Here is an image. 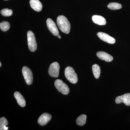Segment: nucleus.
Instances as JSON below:
<instances>
[{"mask_svg": "<svg viewBox=\"0 0 130 130\" xmlns=\"http://www.w3.org/2000/svg\"><path fill=\"white\" fill-rule=\"evenodd\" d=\"M57 24L58 28L62 32L66 34L69 33L71 30L70 22L65 16L60 15L57 19Z\"/></svg>", "mask_w": 130, "mask_h": 130, "instance_id": "nucleus-1", "label": "nucleus"}, {"mask_svg": "<svg viewBox=\"0 0 130 130\" xmlns=\"http://www.w3.org/2000/svg\"><path fill=\"white\" fill-rule=\"evenodd\" d=\"M65 76L70 83L73 84L77 83L78 81L77 75L74 69L71 67L66 68L64 71Z\"/></svg>", "mask_w": 130, "mask_h": 130, "instance_id": "nucleus-2", "label": "nucleus"}, {"mask_svg": "<svg viewBox=\"0 0 130 130\" xmlns=\"http://www.w3.org/2000/svg\"><path fill=\"white\" fill-rule=\"evenodd\" d=\"M28 47L30 51L35 52L37 49V44L36 38L33 32L31 31H29L27 33Z\"/></svg>", "mask_w": 130, "mask_h": 130, "instance_id": "nucleus-3", "label": "nucleus"}, {"mask_svg": "<svg viewBox=\"0 0 130 130\" xmlns=\"http://www.w3.org/2000/svg\"><path fill=\"white\" fill-rule=\"evenodd\" d=\"M55 86L59 92L64 95H67L70 92L68 86L60 79H56L54 83Z\"/></svg>", "mask_w": 130, "mask_h": 130, "instance_id": "nucleus-4", "label": "nucleus"}, {"mask_svg": "<svg viewBox=\"0 0 130 130\" xmlns=\"http://www.w3.org/2000/svg\"><path fill=\"white\" fill-rule=\"evenodd\" d=\"M22 73L26 84L28 85L31 84L33 81V75L30 69L27 67H24L22 69Z\"/></svg>", "mask_w": 130, "mask_h": 130, "instance_id": "nucleus-5", "label": "nucleus"}, {"mask_svg": "<svg viewBox=\"0 0 130 130\" xmlns=\"http://www.w3.org/2000/svg\"><path fill=\"white\" fill-rule=\"evenodd\" d=\"M60 66L57 62H55L50 64L48 69L49 74L51 77H58L59 75Z\"/></svg>", "mask_w": 130, "mask_h": 130, "instance_id": "nucleus-6", "label": "nucleus"}, {"mask_svg": "<svg viewBox=\"0 0 130 130\" xmlns=\"http://www.w3.org/2000/svg\"><path fill=\"white\" fill-rule=\"evenodd\" d=\"M46 24L49 30L54 36H58L59 35V30L56 27V24L50 18L47 20Z\"/></svg>", "mask_w": 130, "mask_h": 130, "instance_id": "nucleus-7", "label": "nucleus"}, {"mask_svg": "<svg viewBox=\"0 0 130 130\" xmlns=\"http://www.w3.org/2000/svg\"><path fill=\"white\" fill-rule=\"evenodd\" d=\"M115 102L117 104L123 103L126 106H130V93H126L116 98Z\"/></svg>", "mask_w": 130, "mask_h": 130, "instance_id": "nucleus-8", "label": "nucleus"}, {"mask_svg": "<svg viewBox=\"0 0 130 130\" xmlns=\"http://www.w3.org/2000/svg\"><path fill=\"white\" fill-rule=\"evenodd\" d=\"M97 35L101 40L107 43L113 44L116 42L114 38L105 32H98Z\"/></svg>", "mask_w": 130, "mask_h": 130, "instance_id": "nucleus-9", "label": "nucleus"}, {"mask_svg": "<svg viewBox=\"0 0 130 130\" xmlns=\"http://www.w3.org/2000/svg\"><path fill=\"white\" fill-rule=\"evenodd\" d=\"M52 116L50 114L45 113L42 114L39 117L38 120V124L41 126H44L46 125L49 121L51 120Z\"/></svg>", "mask_w": 130, "mask_h": 130, "instance_id": "nucleus-10", "label": "nucleus"}, {"mask_svg": "<svg viewBox=\"0 0 130 130\" xmlns=\"http://www.w3.org/2000/svg\"><path fill=\"white\" fill-rule=\"evenodd\" d=\"M96 55L100 59L105 60L107 62H111L113 60V57L111 55L103 51L97 52Z\"/></svg>", "mask_w": 130, "mask_h": 130, "instance_id": "nucleus-11", "label": "nucleus"}, {"mask_svg": "<svg viewBox=\"0 0 130 130\" xmlns=\"http://www.w3.org/2000/svg\"><path fill=\"white\" fill-rule=\"evenodd\" d=\"M30 5L32 9L37 12H40L42 10V5L39 0H30Z\"/></svg>", "mask_w": 130, "mask_h": 130, "instance_id": "nucleus-12", "label": "nucleus"}, {"mask_svg": "<svg viewBox=\"0 0 130 130\" xmlns=\"http://www.w3.org/2000/svg\"><path fill=\"white\" fill-rule=\"evenodd\" d=\"M93 22L96 24L100 25H104L106 24V21L105 18L99 15H95L92 18Z\"/></svg>", "mask_w": 130, "mask_h": 130, "instance_id": "nucleus-13", "label": "nucleus"}, {"mask_svg": "<svg viewBox=\"0 0 130 130\" xmlns=\"http://www.w3.org/2000/svg\"><path fill=\"white\" fill-rule=\"evenodd\" d=\"M14 96L15 99L17 100L18 104L20 106L25 107L26 102L24 98L23 95L19 92L16 91L14 93Z\"/></svg>", "mask_w": 130, "mask_h": 130, "instance_id": "nucleus-14", "label": "nucleus"}, {"mask_svg": "<svg viewBox=\"0 0 130 130\" xmlns=\"http://www.w3.org/2000/svg\"><path fill=\"white\" fill-rule=\"evenodd\" d=\"M92 71L94 76L96 79H98L100 76L101 73V69L99 65L94 64L92 66Z\"/></svg>", "mask_w": 130, "mask_h": 130, "instance_id": "nucleus-15", "label": "nucleus"}, {"mask_svg": "<svg viewBox=\"0 0 130 130\" xmlns=\"http://www.w3.org/2000/svg\"><path fill=\"white\" fill-rule=\"evenodd\" d=\"M8 124V122L7 119L5 117H2L0 119V130H7L8 127L6 126Z\"/></svg>", "mask_w": 130, "mask_h": 130, "instance_id": "nucleus-16", "label": "nucleus"}, {"mask_svg": "<svg viewBox=\"0 0 130 130\" xmlns=\"http://www.w3.org/2000/svg\"><path fill=\"white\" fill-rule=\"evenodd\" d=\"M87 116L83 114L79 116L76 120V123L78 125L83 126L85 124L86 122Z\"/></svg>", "mask_w": 130, "mask_h": 130, "instance_id": "nucleus-17", "label": "nucleus"}, {"mask_svg": "<svg viewBox=\"0 0 130 130\" xmlns=\"http://www.w3.org/2000/svg\"><path fill=\"white\" fill-rule=\"evenodd\" d=\"M107 7L112 10H118L122 8V5L117 3H111L108 5Z\"/></svg>", "mask_w": 130, "mask_h": 130, "instance_id": "nucleus-18", "label": "nucleus"}, {"mask_svg": "<svg viewBox=\"0 0 130 130\" xmlns=\"http://www.w3.org/2000/svg\"><path fill=\"white\" fill-rule=\"evenodd\" d=\"M10 27V24L7 21H3L0 24V28L2 31H7L9 29Z\"/></svg>", "mask_w": 130, "mask_h": 130, "instance_id": "nucleus-19", "label": "nucleus"}, {"mask_svg": "<svg viewBox=\"0 0 130 130\" xmlns=\"http://www.w3.org/2000/svg\"><path fill=\"white\" fill-rule=\"evenodd\" d=\"M1 13L2 15L5 17H9L12 14L13 11L11 9L5 8L2 9L1 11Z\"/></svg>", "mask_w": 130, "mask_h": 130, "instance_id": "nucleus-20", "label": "nucleus"}, {"mask_svg": "<svg viewBox=\"0 0 130 130\" xmlns=\"http://www.w3.org/2000/svg\"><path fill=\"white\" fill-rule=\"evenodd\" d=\"M57 37H58L59 38H60H60H61V36L59 35H58V36H57Z\"/></svg>", "mask_w": 130, "mask_h": 130, "instance_id": "nucleus-21", "label": "nucleus"}, {"mask_svg": "<svg viewBox=\"0 0 130 130\" xmlns=\"http://www.w3.org/2000/svg\"><path fill=\"white\" fill-rule=\"evenodd\" d=\"M1 66H2L1 62H0V67H1Z\"/></svg>", "mask_w": 130, "mask_h": 130, "instance_id": "nucleus-22", "label": "nucleus"}, {"mask_svg": "<svg viewBox=\"0 0 130 130\" xmlns=\"http://www.w3.org/2000/svg\"><path fill=\"white\" fill-rule=\"evenodd\" d=\"M4 1H8V0H4Z\"/></svg>", "mask_w": 130, "mask_h": 130, "instance_id": "nucleus-23", "label": "nucleus"}]
</instances>
